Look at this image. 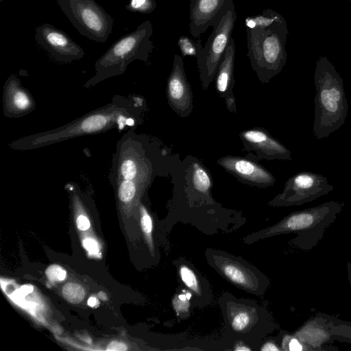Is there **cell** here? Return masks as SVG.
Here are the masks:
<instances>
[{"mask_svg": "<svg viewBox=\"0 0 351 351\" xmlns=\"http://www.w3.org/2000/svg\"><path fill=\"white\" fill-rule=\"evenodd\" d=\"M3 0H0V2H1Z\"/></svg>", "mask_w": 351, "mask_h": 351, "instance_id": "39", "label": "cell"}, {"mask_svg": "<svg viewBox=\"0 0 351 351\" xmlns=\"http://www.w3.org/2000/svg\"><path fill=\"white\" fill-rule=\"evenodd\" d=\"M282 23L267 28L246 29L247 57L259 80L267 82L285 62Z\"/></svg>", "mask_w": 351, "mask_h": 351, "instance_id": "7", "label": "cell"}, {"mask_svg": "<svg viewBox=\"0 0 351 351\" xmlns=\"http://www.w3.org/2000/svg\"><path fill=\"white\" fill-rule=\"evenodd\" d=\"M280 348L282 350L289 351H310L313 349L308 346L302 343L293 334H285L280 340Z\"/></svg>", "mask_w": 351, "mask_h": 351, "instance_id": "25", "label": "cell"}, {"mask_svg": "<svg viewBox=\"0 0 351 351\" xmlns=\"http://www.w3.org/2000/svg\"><path fill=\"white\" fill-rule=\"evenodd\" d=\"M62 294L70 302L79 303L84 299V290L80 285L67 283L62 289Z\"/></svg>", "mask_w": 351, "mask_h": 351, "instance_id": "28", "label": "cell"}, {"mask_svg": "<svg viewBox=\"0 0 351 351\" xmlns=\"http://www.w3.org/2000/svg\"><path fill=\"white\" fill-rule=\"evenodd\" d=\"M217 163L245 183L268 186L275 182L272 174L264 167L244 158L225 156L219 158Z\"/></svg>", "mask_w": 351, "mask_h": 351, "instance_id": "16", "label": "cell"}, {"mask_svg": "<svg viewBox=\"0 0 351 351\" xmlns=\"http://www.w3.org/2000/svg\"><path fill=\"white\" fill-rule=\"evenodd\" d=\"M48 279L52 282L64 280L66 277V272L62 267L57 265L49 266L46 270Z\"/></svg>", "mask_w": 351, "mask_h": 351, "instance_id": "29", "label": "cell"}, {"mask_svg": "<svg viewBox=\"0 0 351 351\" xmlns=\"http://www.w3.org/2000/svg\"><path fill=\"white\" fill-rule=\"evenodd\" d=\"M37 43L58 62L71 63L84 56V49L64 32L49 23L36 28Z\"/></svg>", "mask_w": 351, "mask_h": 351, "instance_id": "12", "label": "cell"}, {"mask_svg": "<svg viewBox=\"0 0 351 351\" xmlns=\"http://www.w3.org/2000/svg\"><path fill=\"white\" fill-rule=\"evenodd\" d=\"M191 182L197 191L204 195H209L211 187L210 176L198 162H194L192 165Z\"/></svg>", "mask_w": 351, "mask_h": 351, "instance_id": "22", "label": "cell"}, {"mask_svg": "<svg viewBox=\"0 0 351 351\" xmlns=\"http://www.w3.org/2000/svg\"><path fill=\"white\" fill-rule=\"evenodd\" d=\"M174 264L178 268L182 283L191 293L197 297L195 301V304L200 305L202 303L209 302L212 293L206 279L197 271L191 263L186 262L184 260L180 258Z\"/></svg>", "mask_w": 351, "mask_h": 351, "instance_id": "19", "label": "cell"}, {"mask_svg": "<svg viewBox=\"0 0 351 351\" xmlns=\"http://www.w3.org/2000/svg\"><path fill=\"white\" fill-rule=\"evenodd\" d=\"M99 297L102 300H107V295H106L104 292L100 291V292L99 293Z\"/></svg>", "mask_w": 351, "mask_h": 351, "instance_id": "38", "label": "cell"}, {"mask_svg": "<svg viewBox=\"0 0 351 351\" xmlns=\"http://www.w3.org/2000/svg\"><path fill=\"white\" fill-rule=\"evenodd\" d=\"M156 8L155 0H130L125 5V9L128 11L141 14L151 13Z\"/></svg>", "mask_w": 351, "mask_h": 351, "instance_id": "26", "label": "cell"}, {"mask_svg": "<svg viewBox=\"0 0 351 351\" xmlns=\"http://www.w3.org/2000/svg\"><path fill=\"white\" fill-rule=\"evenodd\" d=\"M237 20L233 0L214 23L213 30L197 58L200 80L204 88L213 80L221 58L228 46Z\"/></svg>", "mask_w": 351, "mask_h": 351, "instance_id": "9", "label": "cell"}, {"mask_svg": "<svg viewBox=\"0 0 351 351\" xmlns=\"http://www.w3.org/2000/svg\"><path fill=\"white\" fill-rule=\"evenodd\" d=\"M207 263L234 286L258 297L264 295L270 285L268 277L240 256L219 250L205 251Z\"/></svg>", "mask_w": 351, "mask_h": 351, "instance_id": "8", "label": "cell"}, {"mask_svg": "<svg viewBox=\"0 0 351 351\" xmlns=\"http://www.w3.org/2000/svg\"><path fill=\"white\" fill-rule=\"evenodd\" d=\"M230 0H191L189 32L195 38L210 27L226 9Z\"/></svg>", "mask_w": 351, "mask_h": 351, "instance_id": "17", "label": "cell"}, {"mask_svg": "<svg viewBox=\"0 0 351 351\" xmlns=\"http://www.w3.org/2000/svg\"><path fill=\"white\" fill-rule=\"evenodd\" d=\"M235 44L234 38H230L228 46L221 58L216 73L215 86L221 97L228 99L232 97V88L234 86V64Z\"/></svg>", "mask_w": 351, "mask_h": 351, "instance_id": "20", "label": "cell"}, {"mask_svg": "<svg viewBox=\"0 0 351 351\" xmlns=\"http://www.w3.org/2000/svg\"><path fill=\"white\" fill-rule=\"evenodd\" d=\"M334 189L321 174L299 172L287 180L282 191L269 202L271 206H300L327 195Z\"/></svg>", "mask_w": 351, "mask_h": 351, "instance_id": "11", "label": "cell"}, {"mask_svg": "<svg viewBox=\"0 0 351 351\" xmlns=\"http://www.w3.org/2000/svg\"><path fill=\"white\" fill-rule=\"evenodd\" d=\"M228 336L256 348L261 341L276 330L274 319L266 308L256 301L237 298L226 293L219 298Z\"/></svg>", "mask_w": 351, "mask_h": 351, "instance_id": "3", "label": "cell"}, {"mask_svg": "<svg viewBox=\"0 0 351 351\" xmlns=\"http://www.w3.org/2000/svg\"><path fill=\"white\" fill-rule=\"evenodd\" d=\"M153 27L150 21L141 23L134 31L116 40L95 62V75L83 87L90 88L112 77L122 75L135 60L147 62L154 46L151 39Z\"/></svg>", "mask_w": 351, "mask_h": 351, "instance_id": "4", "label": "cell"}, {"mask_svg": "<svg viewBox=\"0 0 351 351\" xmlns=\"http://www.w3.org/2000/svg\"><path fill=\"white\" fill-rule=\"evenodd\" d=\"M144 98L137 95L113 96L110 102L62 126L14 140L8 147L14 151H30L80 136L111 130L119 132L134 129L142 122Z\"/></svg>", "mask_w": 351, "mask_h": 351, "instance_id": "1", "label": "cell"}, {"mask_svg": "<svg viewBox=\"0 0 351 351\" xmlns=\"http://www.w3.org/2000/svg\"><path fill=\"white\" fill-rule=\"evenodd\" d=\"M344 204L334 200L295 211L271 226L247 235L246 244L280 234L294 233L291 244L303 251L313 249L323 239L326 229L336 220Z\"/></svg>", "mask_w": 351, "mask_h": 351, "instance_id": "2", "label": "cell"}, {"mask_svg": "<svg viewBox=\"0 0 351 351\" xmlns=\"http://www.w3.org/2000/svg\"><path fill=\"white\" fill-rule=\"evenodd\" d=\"M350 252H351V250H350ZM347 270H348V280L350 282V285L351 286V261H348Z\"/></svg>", "mask_w": 351, "mask_h": 351, "instance_id": "36", "label": "cell"}, {"mask_svg": "<svg viewBox=\"0 0 351 351\" xmlns=\"http://www.w3.org/2000/svg\"><path fill=\"white\" fill-rule=\"evenodd\" d=\"M107 350H127V346L125 344L118 342V341H113L110 343L107 348Z\"/></svg>", "mask_w": 351, "mask_h": 351, "instance_id": "34", "label": "cell"}, {"mask_svg": "<svg viewBox=\"0 0 351 351\" xmlns=\"http://www.w3.org/2000/svg\"><path fill=\"white\" fill-rule=\"evenodd\" d=\"M84 247L89 253L96 254L99 252V246L97 243L90 238L85 239L83 241Z\"/></svg>", "mask_w": 351, "mask_h": 351, "instance_id": "31", "label": "cell"}, {"mask_svg": "<svg viewBox=\"0 0 351 351\" xmlns=\"http://www.w3.org/2000/svg\"><path fill=\"white\" fill-rule=\"evenodd\" d=\"M56 1L81 35L101 43L108 38L114 19L95 0Z\"/></svg>", "mask_w": 351, "mask_h": 351, "instance_id": "10", "label": "cell"}, {"mask_svg": "<svg viewBox=\"0 0 351 351\" xmlns=\"http://www.w3.org/2000/svg\"><path fill=\"white\" fill-rule=\"evenodd\" d=\"M282 23L277 13L271 10L263 11L261 14L248 16L245 19L246 29L267 28Z\"/></svg>", "mask_w": 351, "mask_h": 351, "instance_id": "21", "label": "cell"}, {"mask_svg": "<svg viewBox=\"0 0 351 351\" xmlns=\"http://www.w3.org/2000/svg\"><path fill=\"white\" fill-rule=\"evenodd\" d=\"M153 175V160L148 154L146 138L132 129L126 130L116 143L108 173L110 182H151Z\"/></svg>", "mask_w": 351, "mask_h": 351, "instance_id": "6", "label": "cell"}, {"mask_svg": "<svg viewBox=\"0 0 351 351\" xmlns=\"http://www.w3.org/2000/svg\"><path fill=\"white\" fill-rule=\"evenodd\" d=\"M97 303V300L94 297H90L89 298V299L88 300V302H87V304L90 306H95V304Z\"/></svg>", "mask_w": 351, "mask_h": 351, "instance_id": "37", "label": "cell"}, {"mask_svg": "<svg viewBox=\"0 0 351 351\" xmlns=\"http://www.w3.org/2000/svg\"><path fill=\"white\" fill-rule=\"evenodd\" d=\"M140 212L141 214V222L142 229L145 233L150 234L153 228L152 218L143 205H141Z\"/></svg>", "mask_w": 351, "mask_h": 351, "instance_id": "30", "label": "cell"}, {"mask_svg": "<svg viewBox=\"0 0 351 351\" xmlns=\"http://www.w3.org/2000/svg\"><path fill=\"white\" fill-rule=\"evenodd\" d=\"M315 85L313 133L317 139H322L328 137L345 123L348 104L343 80L330 66H319L315 75Z\"/></svg>", "mask_w": 351, "mask_h": 351, "instance_id": "5", "label": "cell"}, {"mask_svg": "<svg viewBox=\"0 0 351 351\" xmlns=\"http://www.w3.org/2000/svg\"><path fill=\"white\" fill-rule=\"evenodd\" d=\"M329 332L335 339L351 343V322L328 315Z\"/></svg>", "mask_w": 351, "mask_h": 351, "instance_id": "23", "label": "cell"}, {"mask_svg": "<svg viewBox=\"0 0 351 351\" xmlns=\"http://www.w3.org/2000/svg\"><path fill=\"white\" fill-rule=\"evenodd\" d=\"M262 351H280L282 350L275 340H267L260 348Z\"/></svg>", "mask_w": 351, "mask_h": 351, "instance_id": "32", "label": "cell"}, {"mask_svg": "<svg viewBox=\"0 0 351 351\" xmlns=\"http://www.w3.org/2000/svg\"><path fill=\"white\" fill-rule=\"evenodd\" d=\"M328 315L318 313L303 324L293 335L314 351L325 350L326 343H332L335 336L329 332Z\"/></svg>", "mask_w": 351, "mask_h": 351, "instance_id": "18", "label": "cell"}, {"mask_svg": "<svg viewBox=\"0 0 351 351\" xmlns=\"http://www.w3.org/2000/svg\"><path fill=\"white\" fill-rule=\"evenodd\" d=\"M33 287L30 285H25L21 287V293L24 295H27L33 291Z\"/></svg>", "mask_w": 351, "mask_h": 351, "instance_id": "35", "label": "cell"}, {"mask_svg": "<svg viewBox=\"0 0 351 351\" xmlns=\"http://www.w3.org/2000/svg\"><path fill=\"white\" fill-rule=\"evenodd\" d=\"M202 40L197 38L195 41L187 36H182L178 41V46L182 53V57L194 56L197 58L202 49Z\"/></svg>", "mask_w": 351, "mask_h": 351, "instance_id": "24", "label": "cell"}, {"mask_svg": "<svg viewBox=\"0 0 351 351\" xmlns=\"http://www.w3.org/2000/svg\"><path fill=\"white\" fill-rule=\"evenodd\" d=\"M36 108V103L30 92L21 84L19 77L11 75L3 88V113L9 119L23 117Z\"/></svg>", "mask_w": 351, "mask_h": 351, "instance_id": "14", "label": "cell"}, {"mask_svg": "<svg viewBox=\"0 0 351 351\" xmlns=\"http://www.w3.org/2000/svg\"><path fill=\"white\" fill-rule=\"evenodd\" d=\"M240 137L245 149L254 152L259 158L291 160V152L264 129L243 131Z\"/></svg>", "mask_w": 351, "mask_h": 351, "instance_id": "15", "label": "cell"}, {"mask_svg": "<svg viewBox=\"0 0 351 351\" xmlns=\"http://www.w3.org/2000/svg\"><path fill=\"white\" fill-rule=\"evenodd\" d=\"M191 295V293L186 292L174 296L172 304L178 317L184 318L185 314H189Z\"/></svg>", "mask_w": 351, "mask_h": 351, "instance_id": "27", "label": "cell"}, {"mask_svg": "<svg viewBox=\"0 0 351 351\" xmlns=\"http://www.w3.org/2000/svg\"><path fill=\"white\" fill-rule=\"evenodd\" d=\"M168 101L181 117L188 116L193 108L192 93L184 69L182 57L175 54L167 86Z\"/></svg>", "mask_w": 351, "mask_h": 351, "instance_id": "13", "label": "cell"}, {"mask_svg": "<svg viewBox=\"0 0 351 351\" xmlns=\"http://www.w3.org/2000/svg\"><path fill=\"white\" fill-rule=\"evenodd\" d=\"M76 224L79 230L84 231L89 228L90 222L88 219L84 215H80L76 220Z\"/></svg>", "mask_w": 351, "mask_h": 351, "instance_id": "33", "label": "cell"}]
</instances>
